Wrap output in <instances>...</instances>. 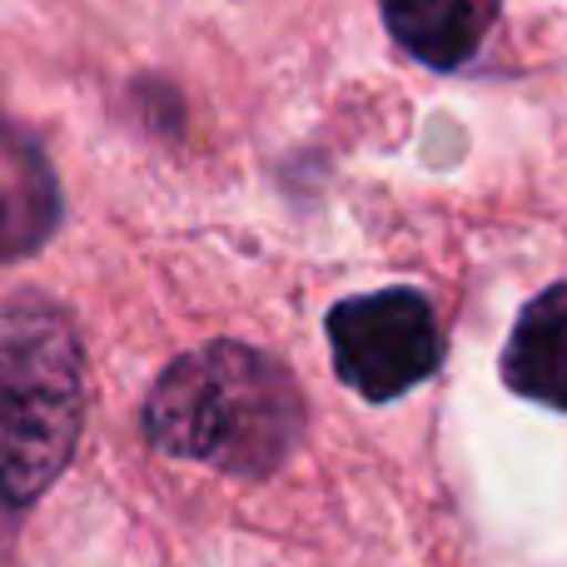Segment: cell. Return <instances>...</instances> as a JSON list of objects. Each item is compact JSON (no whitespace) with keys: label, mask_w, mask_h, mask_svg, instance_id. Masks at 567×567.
<instances>
[{"label":"cell","mask_w":567,"mask_h":567,"mask_svg":"<svg viewBox=\"0 0 567 567\" xmlns=\"http://www.w3.org/2000/svg\"><path fill=\"white\" fill-rule=\"evenodd\" d=\"M145 439L169 458L205 463L229 478H269L303 439L299 383L249 343H199L150 389Z\"/></svg>","instance_id":"obj_1"},{"label":"cell","mask_w":567,"mask_h":567,"mask_svg":"<svg viewBox=\"0 0 567 567\" xmlns=\"http://www.w3.org/2000/svg\"><path fill=\"white\" fill-rule=\"evenodd\" d=\"M85 413V353L65 309H0V498L30 508L65 473Z\"/></svg>","instance_id":"obj_2"},{"label":"cell","mask_w":567,"mask_h":567,"mask_svg":"<svg viewBox=\"0 0 567 567\" xmlns=\"http://www.w3.org/2000/svg\"><path fill=\"white\" fill-rule=\"evenodd\" d=\"M333 369L359 399L393 403L429 383L443 363V333L419 289L359 293L329 309Z\"/></svg>","instance_id":"obj_3"},{"label":"cell","mask_w":567,"mask_h":567,"mask_svg":"<svg viewBox=\"0 0 567 567\" xmlns=\"http://www.w3.org/2000/svg\"><path fill=\"white\" fill-rule=\"evenodd\" d=\"M65 219V195L45 150L0 120V265L35 255Z\"/></svg>","instance_id":"obj_4"},{"label":"cell","mask_w":567,"mask_h":567,"mask_svg":"<svg viewBox=\"0 0 567 567\" xmlns=\"http://www.w3.org/2000/svg\"><path fill=\"white\" fill-rule=\"evenodd\" d=\"M503 383L518 399L567 413V284L543 289L518 313L503 349Z\"/></svg>","instance_id":"obj_5"},{"label":"cell","mask_w":567,"mask_h":567,"mask_svg":"<svg viewBox=\"0 0 567 567\" xmlns=\"http://www.w3.org/2000/svg\"><path fill=\"white\" fill-rule=\"evenodd\" d=\"M389 35L429 70H458L478 50V6L473 0H379Z\"/></svg>","instance_id":"obj_6"},{"label":"cell","mask_w":567,"mask_h":567,"mask_svg":"<svg viewBox=\"0 0 567 567\" xmlns=\"http://www.w3.org/2000/svg\"><path fill=\"white\" fill-rule=\"evenodd\" d=\"M10 533H16V508L0 498V563H6V553H10Z\"/></svg>","instance_id":"obj_7"}]
</instances>
